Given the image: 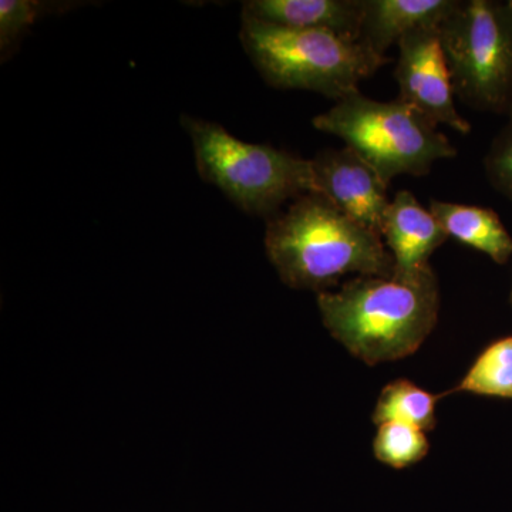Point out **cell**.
Masks as SVG:
<instances>
[{
	"label": "cell",
	"instance_id": "cell-2",
	"mask_svg": "<svg viewBox=\"0 0 512 512\" xmlns=\"http://www.w3.org/2000/svg\"><path fill=\"white\" fill-rule=\"evenodd\" d=\"M330 335L367 365L413 355L437 325L440 289L433 269L412 278L353 276L318 293Z\"/></svg>",
	"mask_w": 512,
	"mask_h": 512
},
{
	"label": "cell",
	"instance_id": "cell-6",
	"mask_svg": "<svg viewBox=\"0 0 512 512\" xmlns=\"http://www.w3.org/2000/svg\"><path fill=\"white\" fill-rule=\"evenodd\" d=\"M456 97L471 109L512 113V0H460L440 28Z\"/></svg>",
	"mask_w": 512,
	"mask_h": 512
},
{
	"label": "cell",
	"instance_id": "cell-14",
	"mask_svg": "<svg viewBox=\"0 0 512 512\" xmlns=\"http://www.w3.org/2000/svg\"><path fill=\"white\" fill-rule=\"evenodd\" d=\"M454 393L512 400V335L490 343L460 383L443 396Z\"/></svg>",
	"mask_w": 512,
	"mask_h": 512
},
{
	"label": "cell",
	"instance_id": "cell-3",
	"mask_svg": "<svg viewBox=\"0 0 512 512\" xmlns=\"http://www.w3.org/2000/svg\"><path fill=\"white\" fill-rule=\"evenodd\" d=\"M242 46L269 86L308 90L336 101L390 62L357 40L326 32L284 28L242 16Z\"/></svg>",
	"mask_w": 512,
	"mask_h": 512
},
{
	"label": "cell",
	"instance_id": "cell-8",
	"mask_svg": "<svg viewBox=\"0 0 512 512\" xmlns=\"http://www.w3.org/2000/svg\"><path fill=\"white\" fill-rule=\"evenodd\" d=\"M313 192L382 237L389 184L352 148H328L311 160Z\"/></svg>",
	"mask_w": 512,
	"mask_h": 512
},
{
	"label": "cell",
	"instance_id": "cell-5",
	"mask_svg": "<svg viewBox=\"0 0 512 512\" xmlns=\"http://www.w3.org/2000/svg\"><path fill=\"white\" fill-rule=\"evenodd\" d=\"M202 180L247 214L272 218L288 200L313 192L311 160L271 144L239 140L217 123L184 116Z\"/></svg>",
	"mask_w": 512,
	"mask_h": 512
},
{
	"label": "cell",
	"instance_id": "cell-9",
	"mask_svg": "<svg viewBox=\"0 0 512 512\" xmlns=\"http://www.w3.org/2000/svg\"><path fill=\"white\" fill-rule=\"evenodd\" d=\"M382 238L393 256V275L412 278L430 268V256L450 237L431 211L412 192L403 190L387 207Z\"/></svg>",
	"mask_w": 512,
	"mask_h": 512
},
{
	"label": "cell",
	"instance_id": "cell-16",
	"mask_svg": "<svg viewBox=\"0 0 512 512\" xmlns=\"http://www.w3.org/2000/svg\"><path fill=\"white\" fill-rule=\"evenodd\" d=\"M67 3L39 2V0H2L0 2V55L2 62L15 53L18 43L37 20L50 13L64 12Z\"/></svg>",
	"mask_w": 512,
	"mask_h": 512
},
{
	"label": "cell",
	"instance_id": "cell-15",
	"mask_svg": "<svg viewBox=\"0 0 512 512\" xmlns=\"http://www.w3.org/2000/svg\"><path fill=\"white\" fill-rule=\"evenodd\" d=\"M426 431L409 424L387 421L377 429L373 451L380 463L393 468H407L429 454Z\"/></svg>",
	"mask_w": 512,
	"mask_h": 512
},
{
	"label": "cell",
	"instance_id": "cell-18",
	"mask_svg": "<svg viewBox=\"0 0 512 512\" xmlns=\"http://www.w3.org/2000/svg\"><path fill=\"white\" fill-rule=\"evenodd\" d=\"M510 303H511V306H512V288H511V293H510Z\"/></svg>",
	"mask_w": 512,
	"mask_h": 512
},
{
	"label": "cell",
	"instance_id": "cell-7",
	"mask_svg": "<svg viewBox=\"0 0 512 512\" xmlns=\"http://www.w3.org/2000/svg\"><path fill=\"white\" fill-rule=\"evenodd\" d=\"M397 47L399 59L394 70V79L399 84L397 100L419 110L437 126L444 124L458 134L470 133V123L454 104L456 93L440 29L414 30L403 36Z\"/></svg>",
	"mask_w": 512,
	"mask_h": 512
},
{
	"label": "cell",
	"instance_id": "cell-13",
	"mask_svg": "<svg viewBox=\"0 0 512 512\" xmlns=\"http://www.w3.org/2000/svg\"><path fill=\"white\" fill-rule=\"evenodd\" d=\"M441 397L421 389L410 380H394L380 393L373 421L377 426L387 421H397L431 431L436 427V404Z\"/></svg>",
	"mask_w": 512,
	"mask_h": 512
},
{
	"label": "cell",
	"instance_id": "cell-17",
	"mask_svg": "<svg viewBox=\"0 0 512 512\" xmlns=\"http://www.w3.org/2000/svg\"><path fill=\"white\" fill-rule=\"evenodd\" d=\"M507 117L485 154L484 170L494 190L512 201V113Z\"/></svg>",
	"mask_w": 512,
	"mask_h": 512
},
{
	"label": "cell",
	"instance_id": "cell-10",
	"mask_svg": "<svg viewBox=\"0 0 512 512\" xmlns=\"http://www.w3.org/2000/svg\"><path fill=\"white\" fill-rule=\"evenodd\" d=\"M460 0H362L360 42L380 56L414 30L446 22Z\"/></svg>",
	"mask_w": 512,
	"mask_h": 512
},
{
	"label": "cell",
	"instance_id": "cell-11",
	"mask_svg": "<svg viewBox=\"0 0 512 512\" xmlns=\"http://www.w3.org/2000/svg\"><path fill=\"white\" fill-rule=\"evenodd\" d=\"M242 16L305 30H326L360 42L362 0H248Z\"/></svg>",
	"mask_w": 512,
	"mask_h": 512
},
{
	"label": "cell",
	"instance_id": "cell-4",
	"mask_svg": "<svg viewBox=\"0 0 512 512\" xmlns=\"http://www.w3.org/2000/svg\"><path fill=\"white\" fill-rule=\"evenodd\" d=\"M313 127L345 141L384 183L400 175L423 177L436 161L457 156L439 126L400 100L379 101L355 92L312 120Z\"/></svg>",
	"mask_w": 512,
	"mask_h": 512
},
{
	"label": "cell",
	"instance_id": "cell-12",
	"mask_svg": "<svg viewBox=\"0 0 512 512\" xmlns=\"http://www.w3.org/2000/svg\"><path fill=\"white\" fill-rule=\"evenodd\" d=\"M429 210L446 229L448 237L490 256L495 264L510 261L512 235L491 208L431 200Z\"/></svg>",
	"mask_w": 512,
	"mask_h": 512
},
{
	"label": "cell",
	"instance_id": "cell-1",
	"mask_svg": "<svg viewBox=\"0 0 512 512\" xmlns=\"http://www.w3.org/2000/svg\"><path fill=\"white\" fill-rule=\"evenodd\" d=\"M265 248L279 278L293 289L326 292L348 275L393 276L383 238L318 192L295 198L266 222Z\"/></svg>",
	"mask_w": 512,
	"mask_h": 512
}]
</instances>
